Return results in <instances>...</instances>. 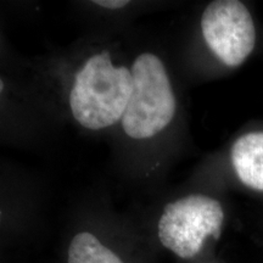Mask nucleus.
<instances>
[{"mask_svg":"<svg viewBox=\"0 0 263 263\" xmlns=\"http://www.w3.org/2000/svg\"><path fill=\"white\" fill-rule=\"evenodd\" d=\"M201 29L209 48L229 67L241 65L254 50V21L238 0L212 2L202 14Z\"/></svg>","mask_w":263,"mask_h":263,"instance_id":"20e7f679","label":"nucleus"},{"mask_svg":"<svg viewBox=\"0 0 263 263\" xmlns=\"http://www.w3.org/2000/svg\"><path fill=\"white\" fill-rule=\"evenodd\" d=\"M130 72L133 87L122 127L128 137L146 139L160 133L173 120L176 98L166 68L156 55H139Z\"/></svg>","mask_w":263,"mask_h":263,"instance_id":"f03ea898","label":"nucleus"},{"mask_svg":"<svg viewBox=\"0 0 263 263\" xmlns=\"http://www.w3.org/2000/svg\"><path fill=\"white\" fill-rule=\"evenodd\" d=\"M68 263H123L91 233L82 232L72 239L68 248Z\"/></svg>","mask_w":263,"mask_h":263,"instance_id":"39448f33","label":"nucleus"},{"mask_svg":"<svg viewBox=\"0 0 263 263\" xmlns=\"http://www.w3.org/2000/svg\"><path fill=\"white\" fill-rule=\"evenodd\" d=\"M132 72L116 67L108 51L93 55L76 74L70 94L73 117L88 129H103L122 120L132 94Z\"/></svg>","mask_w":263,"mask_h":263,"instance_id":"f257e3e1","label":"nucleus"},{"mask_svg":"<svg viewBox=\"0 0 263 263\" xmlns=\"http://www.w3.org/2000/svg\"><path fill=\"white\" fill-rule=\"evenodd\" d=\"M3 89H4V83H3L2 78H0V94H2V91H3Z\"/></svg>","mask_w":263,"mask_h":263,"instance_id":"0eeeda50","label":"nucleus"},{"mask_svg":"<svg viewBox=\"0 0 263 263\" xmlns=\"http://www.w3.org/2000/svg\"><path fill=\"white\" fill-rule=\"evenodd\" d=\"M223 219L224 212L217 200L199 194L185 196L164 207L159 222L160 241L180 258H193L209 236H221Z\"/></svg>","mask_w":263,"mask_h":263,"instance_id":"7ed1b4c3","label":"nucleus"},{"mask_svg":"<svg viewBox=\"0 0 263 263\" xmlns=\"http://www.w3.org/2000/svg\"><path fill=\"white\" fill-rule=\"evenodd\" d=\"M94 4H97L105 9L115 10V9H121L123 8V6H126L128 4V2H126V0H97V2H94Z\"/></svg>","mask_w":263,"mask_h":263,"instance_id":"423d86ee","label":"nucleus"}]
</instances>
